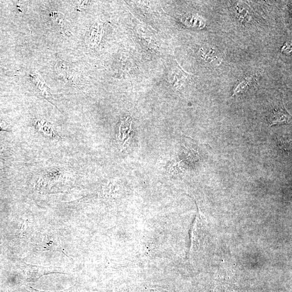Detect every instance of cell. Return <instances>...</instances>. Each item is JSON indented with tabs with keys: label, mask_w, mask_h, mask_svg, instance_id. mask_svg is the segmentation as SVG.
Wrapping results in <instances>:
<instances>
[{
	"label": "cell",
	"mask_w": 292,
	"mask_h": 292,
	"mask_svg": "<svg viewBox=\"0 0 292 292\" xmlns=\"http://www.w3.org/2000/svg\"><path fill=\"white\" fill-rule=\"evenodd\" d=\"M267 120L270 126L276 124L289 123L291 121V116L283 107L273 110L267 116Z\"/></svg>",
	"instance_id": "cell-1"
},
{
	"label": "cell",
	"mask_w": 292,
	"mask_h": 292,
	"mask_svg": "<svg viewBox=\"0 0 292 292\" xmlns=\"http://www.w3.org/2000/svg\"><path fill=\"white\" fill-rule=\"evenodd\" d=\"M34 125L39 131L48 137L54 138L57 135L52 125L44 120L37 119L34 122Z\"/></svg>",
	"instance_id": "cell-2"
},
{
	"label": "cell",
	"mask_w": 292,
	"mask_h": 292,
	"mask_svg": "<svg viewBox=\"0 0 292 292\" xmlns=\"http://www.w3.org/2000/svg\"><path fill=\"white\" fill-rule=\"evenodd\" d=\"M101 29L102 27L99 24L95 25L91 28L87 37L90 45H94L99 43L101 36H96V35L101 34Z\"/></svg>",
	"instance_id": "cell-3"
},
{
	"label": "cell",
	"mask_w": 292,
	"mask_h": 292,
	"mask_svg": "<svg viewBox=\"0 0 292 292\" xmlns=\"http://www.w3.org/2000/svg\"><path fill=\"white\" fill-rule=\"evenodd\" d=\"M9 126L6 122L0 119V131H9Z\"/></svg>",
	"instance_id": "cell-4"
}]
</instances>
